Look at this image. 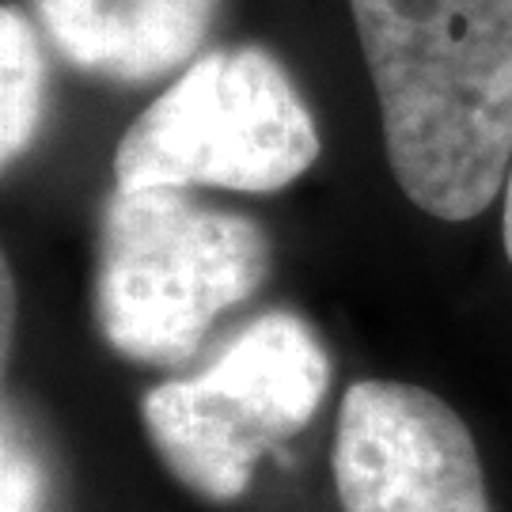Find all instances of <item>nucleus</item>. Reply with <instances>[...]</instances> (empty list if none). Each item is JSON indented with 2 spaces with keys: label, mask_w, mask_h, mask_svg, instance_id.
Segmentation results:
<instances>
[{
  "label": "nucleus",
  "mask_w": 512,
  "mask_h": 512,
  "mask_svg": "<svg viewBox=\"0 0 512 512\" xmlns=\"http://www.w3.org/2000/svg\"><path fill=\"white\" fill-rule=\"evenodd\" d=\"M387 164L421 213L482 217L512 167V0H349Z\"/></svg>",
  "instance_id": "f257e3e1"
},
{
  "label": "nucleus",
  "mask_w": 512,
  "mask_h": 512,
  "mask_svg": "<svg viewBox=\"0 0 512 512\" xmlns=\"http://www.w3.org/2000/svg\"><path fill=\"white\" fill-rule=\"evenodd\" d=\"M270 277L262 224L175 186L114 190L99 236L95 315L114 353L179 365Z\"/></svg>",
  "instance_id": "f03ea898"
},
{
  "label": "nucleus",
  "mask_w": 512,
  "mask_h": 512,
  "mask_svg": "<svg viewBox=\"0 0 512 512\" xmlns=\"http://www.w3.org/2000/svg\"><path fill=\"white\" fill-rule=\"evenodd\" d=\"M319 126L289 69L262 46L194 57L114 148V190L213 186L274 194L319 160Z\"/></svg>",
  "instance_id": "7ed1b4c3"
},
{
  "label": "nucleus",
  "mask_w": 512,
  "mask_h": 512,
  "mask_svg": "<svg viewBox=\"0 0 512 512\" xmlns=\"http://www.w3.org/2000/svg\"><path fill=\"white\" fill-rule=\"evenodd\" d=\"M330 387V361L296 311H266L190 380L141 399V421L167 471L209 501L247 494L255 463L296 437Z\"/></svg>",
  "instance_id": "20e7f679"
},
{
  "label": "nucleus",
  "mask_w": 512,
  "mask_h": 512,
  "mask_svg": "<svg viewBox=\"0 0 512 512\" xmlns=\"http://www.w3.org/2000/svg\"><path fill=\"white\" fill-rule=\"evenodd\" d=\"M342 512H494L475 437L433 391L361 380L334 437Z\"/></svg>",
  "instance_id": "39448f33"
},
{
  "label": "nucleus",
  "mask_w": 512,
  "mask_h": 512,
  "mask_svg": "<svg viewBox=\"0 0 512 512\" xmlns=\"http://www.w3.org/2000/svg\"><path fill=\"white\" fill-rule=\"evenodd\" d=\"M46 42L80 73L152 84L186 69L220 0H31Z\"/></svg>",
  "instance_id": "423d86ee"
},
{
  "label": "nucleus",
  "mask_w": 512,
  "mask_h": 512,
  "mask_svg": "<svg viewBox=\"0 0 512 512\" xmlns=\"http://www.w3.org/2000/svg\"><path fill=\"white\" fill-rule=\"evenodd\" d=\"M46 114V54L35 23L0 8V160L12 164L35 145Z\"/></svg>",
  "instance_id": "0eeeda50"
},
{
  "label": "nucleus",
  "mask_w": 512,
  "mask_h": 512,
  "mask_svg": "<svg viewBox=\"0 0 512 512\" xmlns=\"http://www.w3.org/2000/svg\"><path fill=\"white\" fill-rule=\"evenodd\" d=\"M0 512H46V471L27 437L4 418L0 444Z\"/></svg>",
  "instance_id": "6e6552de"
},
{
  "label": "nucleus",
  "mask_w": 512,
  "mask_h": 512,
  "mask_svg": "<svg viewBox=\"0 0 512 512\" xmlns=\"http://www.w3.org/2000/svg\"><path fill=\"white\" fill-rule=\"evenodd\" d=\"M505 213H501V239H505V255L512 262V167H509V183H505Z\"/></svg>",
  "instance_id": "1a4fd4ad"
}]
</instances>
